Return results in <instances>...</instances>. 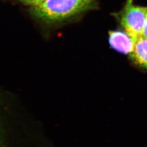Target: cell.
Returning <instances> with one entry per match:
<instances>
[{
    "mask_svg": "<svg viewBox=\"0 0 147 147\" xmlns=\"http://www.w3.org/2000/svg\"><path fill=\"white\" fill-rule=\"evenodd\" d=\"M115 16L124 31L135 41L143 36L147 7L136 5L133 0H127L123 9Z\"/></svg>",
    "mask_w": 147,
    "mask_h": 147,
    "instance_id": "cell-2",
    "label": "cell"
},
{
    "mask_svg": "<svg viewBox=\"0 0 147 147\" xmlns=\"http://www.w3.org/2000/svg\"><path fill=\"white\" fill-rule=\"evenodd\" d=\"M96 0H46L32 7L34 16L47 24L62 22L92 9Z\"/></svg>",
    "mask_w": 147,
    "mask_h": 147,
    "instance_id": "cell-1",
    "label": "cell"
},
{
    "mask_svg": "<svg viewBox=\"0 0 147 147\" xmlns=\"http://www.w3.org/2000/svg\"><path fill=\"white\" fill-rule=\"evenodd\" d=\"M143 36L147 38V16L146 21V24H145V26H144V31H143Z\"/></svg>",
    "mask_w": 147,
    "mask_h": 147,
    "instance_id": "cell-6",
    "label": "cell"
},
{
    "mask_svg": "<svg viewBox=\"0 0 147 147\" xmlns=\"http://www.w3.org/2000/svg\"><path fill=\"white\" fill-rule=\"evenodd\" d=\"M137 65L147 69V38L142 36L135 42L133 51L129 55Z\"/></svg>",
    "mask_w": 147,
    "mask_h": 147,
    "instance_id": "cell-4",
    "label": "cell"
},
{
    "mask_svg": "<svg viewBox=\"0 0 147 147\" xmlns=\"http://www.w3.org/2000/svg\"><path fill=\"white\" fill-rule=\"evenodd\" d=\"M25 5H29L32 7L39 5L46 0H19Z\"/></svg>",
    "mask_w": 147,
    "mask_h": 147,
    "instance_id": "cell-5",
    "label": "cell"
},
{
    "mask_svg": "<svg viewBox=\"0 0 147 147\" xmlns=\"http://www.w3.org/2000/svg\"><path fill=\"white\" fill-rule=\"evenodd\" d=\"M111 47L119 53L130 55L134 50L135 41L126 32L111 31L109 33Z\"/></svg>",
    "mask_w": 147,
    "mask_h": 147,
    "instance_id": "cell-3",
    "label": "cell"
}]
</instances>
